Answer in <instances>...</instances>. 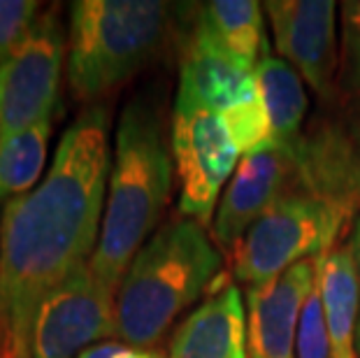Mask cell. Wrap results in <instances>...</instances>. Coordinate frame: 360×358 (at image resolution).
Wrapping results in <instances>:
<instances>
[{
  "label": "cell",
  "mask_w": 360,
  "mask_h": 358,
  "mask_svg": "<svg viewBox=\"0 0 360 358\" xmlns=\"http://www.w3.org/2000/svg\"><path fill=\"white\" fill-rule=\"evenodd\" d=\"M110 110L94 103L60 138L42 184L5 203L0 224V358H33L44 298L101 240L110 181Z\"/></svg>",
  "instance_id": "obj_1"
},
{
  "label": "cell",
  "mask_w": 360,
  "mask_h": 358,
  "mask_svg": "<svg viewBox=\"0 0 360 358\" xmlns=\"http://www.w3.org/2000/svg\"><path fill=\"white\" fill-rule=\"evenodd\" d=\"M172 191V154L154 103L133 101L121 112L107 181L101 240L91 270L117 295L144 240L154 233Z\"/></svg>",
  "instance_id": "obj_2"
},
{
  "label": "cell",
  "mask_w": 360,
  "mask_h": 358,
  "mask_svg": "<svg viewBox=\"0 0 360 358\" xmlns=\"http://www.w3.org/2000/svg\"><path fill=\"white\" fill-rule=\"evenodd\" d=\"M224 256L200 221L170 219L144 242L117 291V335L147 349L221 272Z\"/></svg>",
  "instance_id": "obj_3"
},
{
  "label": "cell",
  "mask_w": 360,
  "mask_h": 358,
  "mask_svg": "<svg viewBox=\"0 0 360 358\" xmlns=\"http://www.w3.org/2000/svg\"><path fill=\"white\" fill-rule=\"evenodd\" d=\"M170 5L77 0L70 12L68 82L79 101H101L128 82L165 40Z\"/></svg>",
  "instance_id": "obj_4"
},
{
  "label": "cell",
  "mask_w": 360,
  "mask_h": 358,
  "mask_svg": "<svg viewBox=\"0 0 360 358\" xmlns=\"http://www.w3.org/2000/svg\"><path fill=\"white\" fill-rule=\"evenodd\" d=\"M349 217L304 191H288L272 205L233 249V272L244 284L260 286L295 263L333 249Z\"/></svg>",
  "instance_id": "obj_5"
},
{
  "label": "cell",
  "mask_w": 360,
  "mask_h": 358,
  "mask_svg": "<svg viewBox=\"0 0 360 358\" xmlns=\"http://www.w3.org/2000/svg\"><path fill=\"white\" fill-rule=\"evenodd\" d=\"M63 54V26L58 7H51L37 14L24 42L0 65V142L51 121Z\"/></svg>",
  "instance_id": "obj_6"
},
{
  "label": "cell",
  "mask_w": 360,
  "mask_h": 358,
  "mask_svg": "<svg viewBox=\"0 0 360 358\" xmlns=\"http://www.w3.org/2000/svg\"><path fill=\"white\" fill-rule=\"evenodd\" d=\"M117 335V295L91 270L77 265L37 309L30 356L79 358L94 342Z\"/></svg>",
  "instance_id": "obj_7"
},
{
  "label": "cell",
  "mask_w": 360,
  "mask_h": 358,
  "mask_svg": "<svg viewBox=\"0 0 360 358\" xmlns=\"http://www.w3.org/2000/svg\"><path fill=\"white\" fill-rule=\"evenodd\" d=\"M170 149L181 184L179 210L202 226L212 224L221 188L240 158L221 114L174 110Z\"/></svg>",
  "instance_id": "obj_8"
},
{
  "label": "cell",
  "mask_w": 360,
  "mask_h": 358,
  "mask_svg": "<svg viewBox=\"0 0 360 358\" xmlns=\"http://www.w3.org/2000/svg\"><path fill=\"white\" fill-rule=\"evenodd\" d=\"M333 0H270L265 3L274 47L316 91L330 98L337 70V24Z\"/></svg>",
  "instance_id": "obj_9"
},
{
  "label": "cell",
  "mask_w": 360,
  "mask_h": 358,
  "mask_svg": "<svg viewBox=\"0 0 360 358\" xmlns=\"http://www.w3.org/2000/svg\"><path fill=\"white\" fill-rule=\"evenodd\" d=\"M295 151L267 147L244 156L214 215V238L219 247L235 249L256 221L295 186Z\"/></svg>",
  "instance_id": "obj_10"
},
{
  "label": "cell",
  "mask_w": 360,
  "mask_h": 358,
  "mask_svg": "<svg viewBox=\"0 0 360 358\" xmlns=\"http://www.w3.org/2000/svg\"><path fill=\"white\" fill-rule=\"evenodd\" d=\"M316 277V256L247 291L249 358H295L302 305Z\"/></svg>",
  "instance_id": "obj_11"
},
{
  "label": "cell",
  "mask_w": 360,
  "mask_h": 358,
  "mask_svg": "<svg viewBox=\"0 0 360 358\" xmlns=\"http://www.w3.org/2000/svg\"><path fill=\"white\" fill-rule=\"evenodd\" d=\"M167 358H249L247 307L240 288L224 286L184 319Z\"/></svg>",
  "instance_id": "obj_12"
},
{
  "label": "cell",
  "mask_w": 360,
  "mask_h": 358,
  "mask_svg": "<svg viewBox=\"0 0 360 358\" xmlns=\"http://www.w3.org/2000/svg\"><path fill=\"white\" fill-rule=\"evenodd\" d=\"M256 91L254 72L242 70L231 58L191 35L181 60L174 110L224 114Z\"/></svg>",
  "instance_id": "obj_13"
},
{
  "label": "cell",
  "mask_w": 360,
  "mask_h": 358,
  "mask_svg": "<svg viewBox=\"0 0 360 358\" xmlns=\"http://www.w3.org/2000/svg\"><path fill=\"white\" fill-rule=\"evenodd\" d=\"M295 161V191L316 196L354 217L360 205V156L349 140L330 133L302 138Z\"/></svg>",
  "instance_id": "obj_14"
},
{
  "label": "cell",
  "mask_w": 360,
  "mask_h": 358,
  "mask_svg": "<svg viewBox=\"0 0 360 358\" xmlns=\"http://www.w3.org/2000/svg\"><path fill=\"white\" fill-rule=\"evenodd\" d=\"M321 305L333 342V358H358L356 335L360 321V281L351 242L316 256V277Z\"/></svg>",
  "instance_id": "obj_15"
},
{
  "label": "cell",
  "mask_w": 360,
  "mask_h": 358,
  "mask_svg": "<svg viewBox=\"0 0 360 358\" xmlns=\"http://www.w3.org/2000/svg\"><path fill=\"white\" fill-rule=\"evenodd\" d=\"M193 35L221 51L247 72L267 54V35L263 28V10L254 0H212L198 12Z\"/></svg>",
  "instance_id": "obj_16"
},
{
  "label": "cell",
  "mask_w": 360,
  "mask_h": 358,
  "mask_svg": "<svg viewBox=\"0 0 360 358\" xmlns=\"http://www.w3.org/2000/svg\"><path fill=\"white\" fill-rule=\"evenodd\" d=\"M254 79L270 117V147L297 151L302 142V121L307 114V94H304L302 77L283 58L265 56L256 65Z\"/></svg>",
  "instance_id": "obj_17"
},
{
  "label": "cell",
  "mask_w": 360,
  "mask_h": 358,
  "mask_svg": "<svg viewBox=\"0 0 360 358\" xmlns=\"http://www.w3.org/2000/svg\"><path fill=\"white\" fill-rule=\"evenodd\" d=\"M51 121L0 142V203L28 193L47 161Z\"/></svg>",
  "instance_id": "obj_18"
},
{
  "label": "cell",
  "mask_w": 360,
  "mask_h": 358,
  "mask_svg": "<svg viewBox=\"0 0 360 358\" xmlns=\"http://www.w3.org/2000/svg\"><path fill=\"white\" fill-rule=\"evenodd\" d=\"M221 119H224L242 158L256 154V151H263L272 144L270 117H267L265 105L260 101L258 87L242 103H237L235 108L221 114Z\"/></svg>",
  "instance_id": "obj_19"
},
{
  "label": "cell",
  "mask_w": 360,
  "mask_h": 358,
  "mask_svg": "<svg viewBox=\"0 0 360 358\" xmlns=\"http://www.w3.org/2000/svg\"><path fill=\"white\" fill-rule=\"evenodd\" d=\"M295 358H333V342L316 284L311 286L300 312L295 333Z\"/></svg>",
  "instance_id": "obj_20"
},
{
  "label": "cell",
  "mask_w": 360,
  "mask_h": 358,
  "mask_svg": "<svg viewBox=\"0 0 360 358\" xmlns=\"http://www.w3.org/2000/svg\"><path fill=\"white\" fill-rule=\"evenodd\" d=\"M35 0H0V65L24 42L37 19Z\"/></svg>",
  "instance_id": "obj_21"
},
{
  "label": "cell",
  "mask_w": 360,
  "mask_h": 358,
  "mask_svg": "<svg viewBox=\"0 0 360 358\" xmlns=\"http://www.w3.org/2000/svg\"><path fill=\"white\" fill-rule=\"evenodd\" d=\"M344 44L360 75V3L344 5Z\"/></svg>",
  "instance_id": "obj_22"
},
{
  "label": "cell",
  "mask_w": 360,
  "mask_h": 358,
  "mask_svg": "<svg viewBox=\"0 0 360 358\" xmlns=\"http://www.w3.org/2000/svg\"><path fill=\"white\" fill-rule=\"evenodd\" d=\"M128 347L130 345H126V342H103V345H94L86 349L79 358H124Z\"/></svg>",
  "instance_id": "obj_23"
},
{
  "label": "cell",
  "mask_w": 360,
  "mask_h": 358,
  "mask_svg": "<svg viewBox=\"0 0 360 358\" xmlns=\"http://www.w3.org/2000/svg\"><path fill=\"white\" fill-rule=\"evenodd\" d=\"M351 249H354V258H356V270H358V281H360V217L354 226V235H351ZM356 349L360 352V321H358V335H356Z\"/></svg>",
  "instance_id": "obj_24"
},
{
  "label": "cell",
  "mask_w": 360,
  "mask_h": 358,
  "mask_svg": "<svg viewBox=\"0 0 360 358\" xmlns=\"http://www.w3.org/2000/svg\"><path fill=\"white\" fill-rule=\"evenodd\" d=\"M124 358H163L158 354H151V352H144V349H135V347H128V352L124 354Z\"/></svg>",
  "instance_id": "obj_25"
}]
</instances>
